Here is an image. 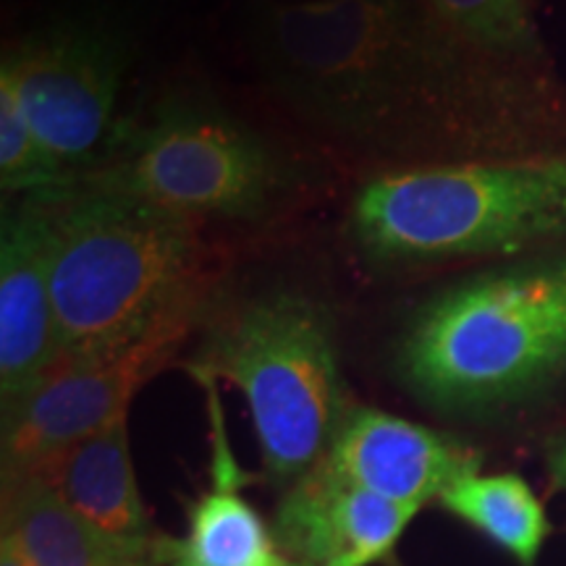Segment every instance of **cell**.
Returning a JSON list of instances; mask_svg holds the SVG:
<instances>
[{
    "instance_id": "obj_1",
    "label": "cell",
    "mask_w": 566,
    "mask_h": 566,
    "mask_svg": "<svg viewBox=\"0 0 566 566\" xmlns=\"http://www.w3.org/2000/svg\"><path fill=\"white\" fill-rule=\"evenodd\" d=\"M252 51L302 124L373 171L488 160L485 76L407 0H260Z\"/></svg>"
},
{
    "instance_id": "obj_2",
    "label": "cell",
    "mask_w": 566,
    "mask_h": 566,
    "mask_svg": "<svg viewBox=\"0 0 566 566\" xmlns=\"http://www.w3.org/2000/svg\"><path fill=\"white\" fill-rule=\"evenodd\" d=\"M51 292L63 359L200 323L210 302L200 223L132 197L69 189L53 197Z\"/></svg>"
},
{
    "instance_id": "obj_3",
    "label": "cell",
    "mask_w": 566,
    "mask_h": 566,
    "mask_svg": "<svg viewBox=\"0 0 566 566\" xmlns=\"http://www.w3.org/2000/svg\"><path fill=\"white\" fill-rule=\"evenodd\" d=\"M346 237L388 273L566 242V150L370 174Z\"/></svg>"
},
{
    "instance_id": "obj_4",
    "label": "cell",
    "mask_w": 566,
    "mask_h": 566,
    "mask_svg": "<svg viewBox=\"0 0 566 566\" xmlns=\"http://www.w3.org/2000/svg\"><path fill=\"white\" fill-rule=\"evenodd\" d=\"M396 367L446 412H485L566 375V254L467 275L430 294L405 325Z\"/></svg>"
},
{
    "instance_id": "obj_5",
    "label": "cell",
    "mask_w": 566,
    "mask_h": 566,
    "mask_svg": "<svg viewBox=\"0 0 566 566\" xmlns=\"http://www.w3.org/2000/svg\"><path fill=\"white\" fill-rule=\"evenodd\" d=\"M187 370L244 396L265 475L286 488L323 462L352 407L334 313L300 289H263L218 307Z\"/></svg>"
},
{
    "instance_id": "obj_6",
    "label": "cell",
    "mask_w": 566,
    "mask_h": 566,
    "mask_svg": "<svg viewBox=\"0 0 566 566\" xmlns=\"http://www.w3.org/2000/svg\"><path fill=\"white\" fill-rule=\"evenodd\" d=\"M310 184L300 158L233 113L200 97H168L145 124L122 129L108 158L74 187L132 197L195 223H260Z\"/></svg>"
},
{
    "instance_id": "obj_7",
    "label": "cell",
    "mask_w": 566,
    "mask_h": 566,
    "mask_svg": "<svg viewBox=\"0 0 566 566\" xmlns=\"http://www.w3.org/2000/svg\"><path fill=\"white\" fill-rule=\"evenodd\" d=\"M126 53L118 38L92 21H59L11 42L0 59V82L48 155L71 179L95 171L118 142L116 103Z\"/></svg>"
},
{
    "instance_id": "obj_8",
    "label": "cell",
    "mask_w": 566,
    "mask_h": 566,
    "mask_svg": "<svg viewBox=\"0 0 566 566\" xmlns=\"http://www.w3.org/2000/svg\"><path fill=\"white\" fill-rule=\"evenodd\" d=\"M197 323H176L118 352L71 357L3 409V480L32 475L84 438L129 417L139 388L176 357Z\"/></svg>"
},
{
    "instance_id": "obj_9",
    "label": "cell",
    "mask_w": 566,
    "mask_h": 566,
    "mask_svg": "<svg viewBox=\"0 0 566 566\" xmlns=\"http://www.w3.org/2000/svg\"><path fill=\"white\" fill-rule=\"evenodd\" d=\"M53 197L6 205L0 226V407L63 363L51 292Z\"/></svg>"
},
{
    "instance_id": "obj_10",
    "label": "cell",
    "mask_w": 566,
    "mask_h": 566,
    "mask_svg": "<svg viewBox=\"0 0 566 566\" xmlns=\"http://www.w3.org/2000/svg\"><path fill=\"white\" fill-rule=\"evenodd\" d=\"M323 464L338 478L417 512L480 470L475 451L454 438L359 405L346 409Z\"/></svg>"
},
{
    "instance_id": "obj_11",
    "label": "cell",
    "mask_w": 566,
    "mask_h": 566,
    "mask_svg": "<svg viewBox=\"0 0 566 566\" xmlns=\"http://www.w3.org/2000/svg\"><path fill=\"white\" fill-rule=\"evenodd\" d=\"M417 514L321 462L286 488L273 533L283 554L302 566H373L391 554Z\"/></svg>"
},
{
    "instance_id": "obj_12",
    "label": "cell",
    "mask_w": 566,
    "mask_h": 566,
    "mask_svg": "<svg viewBox=\"0 0 566 566\" xmlns=\"http://www.w3.org/2000/svg\"><path fill=\"white\" fill-rule=\"evenodd\" d=\"M208 396L210 485L189 506L187 535L171 543V566H302L283 554L275 533L244 499L247 472L233 454L218 384L197 380Z\"/></svg>"
},
{
    "instance_id": "obj_13",
    "label": "cell",
    "mask_w": 566,
    "mask_h": 566,
    "mask_svg": "<svg viewBox=\"0 0 566 566\" xmlns=\"http://www.w3.org/2000/svg\"><path fill=\"white\" fill-rule=\"evenodd\" d=\"M171 543L103 533L40 475L3 480V546L24 566H158L171 558Z\"/></svg>"
},
{
    "instance_id": "obj_14",
    "label": "cell",
    "mask_w": 566,
    "mask_h": 566,
    "mask_svg": "<svg viewBox=\"0 0 566 566\" xmlns=\"http://www.w3.org/2000/svg\"><path fill=\"white\" fill-rule=\"evenodd\" d=\"M32 475L45 478L76 514L124 541L155 537L132 462L129 417L84 438Z\"/></svg>"
},
{
    "instance_id": "obj_15",
    "label": "cell",
    "mask_w": 566,
    "mask_h": 566,
    "mask_svg": "<svg viewBox=\"0 0 566 566\" xmlns=\"http://www.w3.org/2000/svg\"><path fill=\"white\" fill-rule=\"evenodd\" d=\"M417 11L438 38L493 69L543 61L530 0H417Z\"/></svg>"
},
{
    "instance_id": "obj_16",
    "label": "cell",
    "mask_w": 566,
    "mask_h": 566,
    "mask_svg": "<svg viewBox=\"0 0 566 566\" xmlns=\"http://www.w3.org/2000/svg\"><path fill=\"white\" fill-rule=\"evenodd\" d=\"M446 512L475 527L522 566H535L548 537V516L537 495L514 472H470L438 499Z\"/></svg>"
},
{
    "instance_id": "obj_17",
    "label": "cell",
    "mask_w": 566,
    "mask_h": 566,
    "mask_svg": "<svg viewBox=\"0 0 566 566\" xmlns=\"http://www.w3.org/2000/svg\"><path fill=\"white\" fill-rule=\"evenodd\" d=\"M0 187L6 200L59 197L71 189V179L48 155L38 134L19 108L9 84L0 82Z\"/></svg>"
},
{
    "instance_id": "obj_18",
    "label": "cell",
    "mask_w": 566,
    "mask_h": 566,
    "mask_svg": "<svg viewBox=\"0 0 566 566\" xmlns=\"http://www.w3.org/2000/svg\"><path fill=\"white\" fill-rule=\"evenodd\" d=\"M548 470L556 485L566 488V441H554L548 449Z\"/></svg>"
},
{
    "instance_id": "obj_19",
    "label": "cell",
    "mask_w": 566,
    "mask_h": 566,
    "mask_svg": "<svg viewBox=\"0 0 566 566\" xmlns=\"http://www.w3.org/2000/svg\"><path fill=\"white\" fill-rule=\"evenodd\" d=\"M0 566H24L9 546H0Z\"/></svg>"
}]
</instances>
